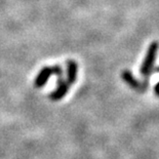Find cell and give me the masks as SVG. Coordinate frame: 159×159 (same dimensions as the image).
I'll list each match as a JSON object with an SVG mask.
<instances>
[{
  "mask_svg": "<svg viewBox=\"0 0 159 159\" xmlns=\"http://www.w3.org/2000/svg\"><path fill=\"white\" fill-rule=\"evenodd\" d=\"M121 78H122V80L130 87V89H133L134 90H137L139 93H145L149 86L148 80L144 81V82H141V81H139L136 77L133 75V73L128 70L122 71V73H121Z\"/></svg>",
  "mask_w": 159,
  "mask_h": 159,
  "instance_id": "2",
  "label": "cell"
},
{
  "mask_svg": "<svg viewBox=\"0 0 159 159\" xmlns=\"http://www.w3.org/2000/svg\"><path fill=\"white\" fill-rule=\"evenodd\" d=\"M77 71H78V68H77V63L75 61H68L67 62V77H68L67 82L70 85H73L75 83L77 79Z\"/></svg>",
  "mask_w": 159,
  "mask_h": 159,
  "instance_id": "5",
  "label": "cell"
},
{
  "mask_svg": "<svg viewBox=\"0 0 159 159\" xmlns=\"http://www.w3.org/2000/svg\"><path fill=\"white\" fill-rule=\"evenodd\" d=\"M155 72H157V73H159V67H157L156 69H155Z\"/></svg>",
  "mask_w": 159,
  "mask_h": 159,
  "instance_id": "8",
  "label": "cell"
},
{
  "mask_svg": "<svg viewBox=\"0 0 159 159\" xmlns=\"http://www.w3.org/2000/svg\"><path fill=\"white\" fill-rule=\"evenodd\" d=\"M154 93L156 97H159V82L154 86Z\"/></svg>",
  "mask_w": 159,
  "mask_h": 159,
  "instance_id": "7",
  "label": "cell"
},
{
  "mask_svg": "<svg viewBox=\"0 0 159 159\" xmlns=\"http://www.w3.org/2000/svg\"><path fill=\"white\" fill-rule=\"evenodd\" d=\"M52 74V67H44V68L40 70L34 81V85L36 89H41V87L44 86Z\"/></svg>",
  "mask_w": 159,
  "mask_h": 159,
  "instance_id": "4",
  "label": "cell"
},
{
  "mask_svg": "<svg viewBox=\"0 0 159 159\" xmlns=\"http://www.w3.org/2000/svg\"><path fill=\"white\" fill-rule=\"evenodd\" d=\"M52 72H53V74H56L59 78H61L63 75V70L60 66H53L52 67Z\"/></svg>",
  "mask_w": 159,
  "mask_h": 159,
  "instance_id": "6",
  "label": "cell"
},
{
  "mask_svg": "<svg viewBox=\"0 0 159 159\" xmlns=\"http://www.w3.org/2000/svg\"><path fill=\"white\" fill-rule=\"evenodd\" d=\"M69 85L70 84L67 82V81L64 80L62 77L59 78V80H57V89L49 94V99L53 101V102H57V101L62 100L63 98H65L67 93H68Z\"/></svg>",
  "mask_w": 159,
  "mask_h": 159,
  "instance_id": "3",
  "label": "cell"
},
{
  "mask_svg": "<svg viewBox=\"0 0 159 159\" xmlns=\"http://www.w3.org/2000/svg\"><path fill=\"white\" fill-rule=\"evenodd\" d=\"M158 48H159V43L156 41L152 42L150 46L148 47L146 57H145L143 64H142L141 69H140L141 75L144 77L145 80H147L149 78V76L153 72V67H154L155 61H156Z\"/></svg>",
  "mask_w": 159,
  "mask_h": 159,
  "instance_id": "1",
  "label": "cell"
}]
</instances>
